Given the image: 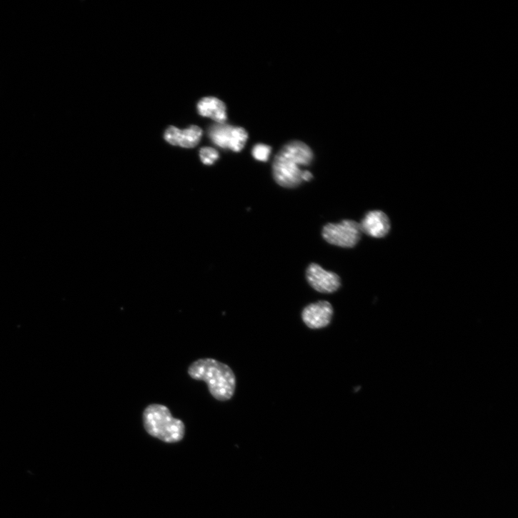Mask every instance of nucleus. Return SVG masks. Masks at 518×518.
<instances>
[{"mask_svg":"<svg viewBox=\"0 0 518 518\" xmlns=\"http://www.w3.org/2000/svg\"><path fill=\"white\" fill-rule=\"evenodd\" d=\"M197 111L202 117L210 118L218 124H225L227 111L225 103L216 97H204L197 104Z\"/></svg>","mask_w":518,"mask_h":518,"instance_id":"10","label":"nucleus"},{"mask_svg":"<svg viewBox=\"0 0 518 518\" xmlns=\"http://www.w3.org/2000/svg\"><path fill=\"white\" fill-rule=\"evenodd\" d=\"M189 376L206 383L211 395L217 400L226 402L234 395L236 377L227 364L211 358L199 359L188 369Z\"/></svg>","mask_w":518,"mask_h":518,"instance_id":"2","label":"nucleus"},{"mask_svg":"<svg viewBox=\"0 0 518 518\" xmlns=\"http://www.w3.org/2000/svg\"><path fill=\"white\" fill-rule=\"evenodd\" d=\"M334 314L332 304L328 301L321 300L306 306L302 312V319L309 329L317 330L329 327Z\"/></svg>","mask_w":518,"mask_h":518,"instance_id":"6","label":"nucleus"},{"mask_svg":"<svg viewBox=\"0 0 518 518\" xmlns=\"http://www.w3.org/2000/svg\"><path fill=\"white\" fill-rule=\"evenodd\" d=\"M209 136L216 146L234 152L242 151L248 140V134L245 129L225 124L212 126L209 130Z\"/></svg>","mask_w":518,"mask_h":518,"instance_id":"5","label":"nucleus"},{"mask_svg":"<svg viewBox=\"0 0 518 518\" xmlns=\"http://www.w3.org/2000/svg\"><path fill=\"white\" fill-rule=\"evenodd\" d=\"M143 422L150 436L165 443H177L184 437V424L174 418L165 405L156 403L148 405L143 413Z\"/></svg>","mask_w":518,"mask_h":518,"instance_id":"3","label":"nucleus"},{"mask_svg":"<svg viewBox=\"0 0 518 518\" xmlns=\"http://www.w3.org/2000/svg\"><path fill=\"white\" fill-rule=\"evenodd\" d=\"M272 149L266 144H257L252 150V155L255 159L259 161L266 162L269 160Z\"/></svg>","mask_w":518,"mask_h":518,"instance_id":"12","label":"nucleus"},{"mask_svg":"<svg viewBox=\"0 0 518 518\" xmlns=\"http://www.w3.org/2000/svg\"><path fill=\"white\" fill-rule=\"evenodd\" d=\"M362 233L359 224L344 220L339 224H327L322 234L330 244L342 248H354L360 241Z\"/></svg>","mask_w":518,"mask_h":518,"instance_id":"4","label":"nucleus"},{"mask_svg":"<svg viewBox=\"0 0 518 518\" xmlns=\"http://www.w3.org/2000/svg\"><path fill=\"white\" fill-rule=\"evenodd\" d=\"M199 156L202 163L207 166L213 165L220 157L219 153L216 149L211 147H204L201 149L199 151Z\"/></svg>","mask_w":518,"mask_h":518,"instance_id":"11","label":"nucleus"},{"mask_svg":"<svg viewBox=\"0 0 518 518\" xmlns=\"http://www.w3.org/2000/svg\"><path fill=\"white\" fill-rule=\"evenodd\" d=\"M306 279L315 290L324 294L334 293L342 285L341 278L338 274L324 269L317 264H311L307 267Z\"/></svg>","mask_w":518,"mask_h":518,"instance_id":"7","label":"nucleus"},{"mask_svg":"<svg viewBox=\"0 0 518 518\" xmlns=\"http://www.w3.org/2000/svg\"><path fill=\"white\" fill-rule=\"evenodd\" d=\"M201 136V129L196 126H190L183 131L174 126H171L165 131L164 139L173 146L192 149L199 144Z\"/></svg>","mask_w":518,"mask_h":518,"instance_id":"8","label":"nucleus"},{"mask_svg":"<svg viewBox=\"0 0 518 518\" xmlns=\"http://www.w3.org/2000/svg\"><path fill=\"white\" fill-rule=\"evenodd\" d=\"M359 226L362 232L377 239L386 236L391 227L389 218L380 211H374L367 214Z\"/></svg>","mask_w":518,"mask_h":518,"instance_id":"9","label":"nucleus"},{"mask_svg":"<svg viewBox=\"0 0 518 518\" xmlns=\"http://www.w3.org/2000/svg\"><path fill=\"white\" fill-rule=\"evenodd\" d=\"M313 151L305 144L292 141L286 144L276 156L273 166V176L276 182L284 188H295L304 181L314 178L312 173L302 170L314 160Z\"/></svg>","mask_w":518,"mask_h":518,"instance_id":"1","label":"nucleus"}]
</instances>
